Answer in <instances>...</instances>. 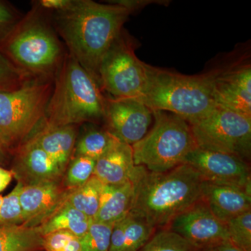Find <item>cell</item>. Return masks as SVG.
Returning a JSON list of instances; mask_svg holds the SVG:
<instances>
[{"label":"cell","instance_id":"19","mask_svg":"<svg viewBox=\"0 0 251 251\" xmlns=\"http://www.w3.org/2000/svg\"><path fill=\"white\" fill-rule=\"evenodd\" d=\"M131 181L120 184H103L98 212L93 221L115 225L130 214L134 199Z\"/></svg>","mask_w":251,"mask_h":251},{"label":"cell","instance_id":"7","mask_svg":"<svg viewBox=\"0 0 251 251\" xmlns=\"http://www.w3.org/2000/svg\"><path fill=\"white\" fill-rule=\"evenodd\" d=\"M53 83L36 79L16 90L0 92V142L9 152L42 125Z\"/></svg>","mask_w":251,"mask_h":251},{"label":"cell","instance_id":"25","mask_svg":"<svg viewBox=\"0 0 251 251\" xmlns=\"http://www.w3.org/2000/svg\"><path fill=\"white\" fill-rule=\"evenodd\" d=\"M179 234L168 228L157 229L138 251H196Z\"/></svg>","mask_w":251,"mask_h":251},{"label":"cell","instance_id":"28","mask_svg":"<svg viewBox=\"0 0 251 251\" xmlns=\"http://www.w3.org/2000/svg\"><path fill=\"white\" fill-rule=\"evenodd\" d=\"M23 186L18 182L7 196H0V227L21 226L23 224L19 195Z\"/></svg>","mask_w":251,"mask_h":251},{"label":"cell","instance_id":"2","mask_svg":"<svg viewBox=\"0 0 251 251\" xmlns=\"http://www.w3.org/2000/svg\"><path fill=\"white\" fill-rule=\"evenodd\" d=\"M130 181L135 189L130 214L156 229L167 228L175 218L201 201L205 183L186 163L161 173L135 166Z\"/></svg>","mask_w":251,"mask_h":251},{"label":"cell","instance_id":"8","mask_svg":"<svg viewBox=\"0 0 251 251\" xmlns=\"http://www.w3.org/2000/svg\"><path fill=\"white\" fill-rule=\"evenodd\" d=\"M189 125L198 148L250 160L251 117L217 105Z\"/></svg>","mask_w":251,"mask_h":251},{"label":"cell","instance_id":"15","mask_svg":"<svg viewBox=\"0 0 251 251\" xmlns=\"http://www.w3.org/2000/svg\"><path fill=\"white\" fill-rule=\"evenodd\" d=\"M13 175L23 186L49 181H59L64 173L47 153L31 139L20 145L14 150Z\"/></svg>","mask_w":251,"mask_h":251},{"label":"cell","instance_id":"37","mask_svg":"<svg viewBox=\"0 0 251 251\" xmlns=\"http://www.w3.org/2000/svg\"><path fill=\"white\" fill-rule=\"evenodd\" d=\"M9 152V150L0 142V162L2 161L6 158V154Z\"/></svg>","mask_w":251,"mask_h":251},{"label":"cell","instance_id":"16","mask_svg":"<svg viewBox=\"0 0 251 251\" xmlns=\"http://www.w3.org/2000/svg\"><path fill=\"white\" fill-rule=\"evenodd\" d=\"M201 200L221 222L251 210V194L239 188L204 183Z\"/></svg>","mask_w":251,"mask_h":251},{"label":"cell","instance_id":"32","mask_svg":"<svg viewBox=\"0 0 251 251\" xmlns=\"http://www.w3.org/2000/svg\"><path fill=\"white\" fill-rule=\"evenodd\" d=\"M23 17L11 3L0 0V44Z\"/></svg>","mask_w":251,"mask_h":251},{"label":"cell","instance_id":"6","mask_svg":"<svg viewBox=\"0 0 251 251\" xmlns=\"http://www.w3.org/2000/svg\"><path fill=\"white\" fill-rule=\"evenodd\" d=\"M154 124L143 139L132 145L135 166L152 173L171 171L184 164L198 148L191 126L174 114L153 110Z\"/></svg>","mask_w":251,"mask_h":251},{"label":"cell","instance_id":"3","mask_svg":"<svg viewBox=\"0 0 251 251\" xmlns=\"http://www.w3.org/2000/svg\"><path fill=\"white\" fill-rule=\"evenodd\" d=\"M32 5L0 44V52L29 78L54 80L67 52L49 14Z\"/></svg>","mask_w":251,"mask_h":251},{"label":"cell","instance_id":"24","mask_svg":"<svg viewBox=\"0 0 251 251\" xmlns=\"http://www.w3.org/2000/svg\"><path fill=\"white\" fill-rule=\"evenodd\" d=\"M103 183L95 176L85 184L73 190L68 198V202L89 218L94 219L98 212Z\"/></svg>","mask_w":251,"mask_h":251},{"label":"cell","instance_id":"5","mask_svg":"<svg viewBox=\"0 0 251 251\" xmlns=\"http://www.w3.org/2000/svg\"><path fill=\"white\" fill-rule=\"evenodd\" d=\"M140 101L151 110L177 115L189 125L206 116L217 104L210 74L185 75L147 64V82Z\"/></svg>","mask_w":251,"mask_h":251},{"label":"cell","instance_id":"36","mask_svg":"<svg viewBox=\"0 0 251 251\" xmlns=\"http://www.w3.org/2000/svg\"><path fill=\"white\" fill-rule=\"evenodd\" d=\"M215 249L217 251H243L239 248L235 247L229 241L220 244L218 247H215Z\"/></svg>","mask_w":251,"mask_h":251},{"label":"cell","instance_id":"31","mask_svg":"<svg viewBox=\"0 0 251 251\" xmlns=\"http://www.w3.org/2000/svg\"><path fill=\"white\" fill-rule=\"evenodd\" d=\"M46 251H81L80 238L67 230H58L44 236Z\"/></svg>","mask_w":251,"mask_h":251},{"label":"cell","instance_id":"33","mask_svg":"<svg viewBox=\"0 0 251 251\" xmlns=\"http://www.w3.org/2000/svg\"><path fill=\"white\" fill-rule=\"evenodd\" d=\"M72 0H39L34 1L39 9L49 14L59 12L69 7Z\"/></svg>","mask_w":251,"mask_h":251},{"label":"cell","instance_id":"30","mask_svg":"<svg viewBox=\"0 0 251 251\" xmlns=\"http://www.w3.org/2000/svg\"><path fill=\"white\" fill-rule=\"evenodd\" d=\"M31 80L0 52V92L16 90Z\"/></svg>","mask_w":251,"mask_h":251},{"label":"cell","instance_id":"10","mask_svg":"<svg viewBox=\"0 0 251 251\" xmlns=\"http://www.w3.org/2000/svg\"><path fill=\"white\" fill-rule=\"evenodd\" d=\"M184 163L194 168L206 182L239 188L251 194L250 166L239 157L197 148L186 156Z\"/></svg>","mask_w":251,"mask_h":251},{"label":"cell","instance_id":"21","mask_svg":"<svg viewBox=\"0 0 251 251\" xmlns=\"http://www.w3.org/2000/svg\"><path fill=\"white\" fill-rule=\"evenodd\" d=\"M93 220L73 207L68 201L47 221L39 226L43 237L58 230H67L78 238L83 237Z\"/></svg>","mask_w":251,"mask_h":251},{"label":"cell","instance_id":"27","mask_svg":"<svg viewBox=\"0 0 251 251\" xmlns=\"http://www.w3.org/2000/svg\"><path fill=\"white\" fill-rule=\"evenodd\" d=\"M114 226L93 221L85 235L80 239L81 251H109Z\"/></svg>","mask_w":251,"mask_h":251},{"label":"cell","instance_id":"13","mask_svg":"<svg viewBox=\"0 0 251 251\" xmlns=\"http://www.w3.org/2000/svg\"><path fill=\"white\" fill-rule=\"evenodd\" d=\"M73 190L65 187L63 179L23 186L19 195L22 226H40L64 205Z\"/></svg>","mask_w":251,"mask_h":251},{"label":"cell","instance_id":"1","mask_svg":"<svg viewBox=\"0 0 251 251\" xmlns=\"http://www.w3.org/2000/svg\"><path fill=\"white\" fill-rule=\"evenodd\" d=\"M131 14L130 10L113 3L72 0L69 7L52 14L50 19L68 54L99 85L100 63Z\"/></svg>","mask_w":251,"mask_h":251},{"label":"cell","instance_id":"9","mask_svg":"<svg viewBox=\"0 0 251 251\" xmlns=\"http://www.w3.org/2000/svg\"><path fill=\"white\" fill-rule=\"evenodd\" d=\"M135 43L124 29L104 56L99 85L114 99H138L147 82V64L135 53Z\"/></svg>","mask_w":251,"mask_h":251},{"label":"cell","instance_id":"20","mask_svg":"<svg viewBox=\"0 0 251 251\" xmlns=\"http://www.w3.org/2000/svg\"><path fill=\"white\" fill-rule=\"evenodd\" d=\"M156 230L130 213L114 226L109 251H138Z\"/></svg>","mask_w":251,"mask_h":251},{"label":"cell","instance_id":"35","mask_svg":"<svg viewBox=\"0 0 251 251\" xmlns=\"http://www.w3.org/2000/svg\"><path fill=\"white\" fill-rule=\"evenodd\" d=\"M13 177L12 172L0 167V193L7 187Z\"/></svg>","mask_w":251,"mask_h":251},{"label":"cell","instance_id":"38","mask_svg":"<svg viewBox=\"0 0 251 251\" xmlns=\"http://www.w3.org/2000/svg\"><path fill=\"white\" fill-rule=\"evenodd\" d=\"M196 251H217L215 248H207V249H201Z\"/></svg>","mask_w":251,"mask_h":251},{"label":"cell","instance_id":"29","mask_svg":"<svg viewBox=\"0 0 251 251\" xmlns=\"http://www.w3.org/2000/svg\"><path fill=\"white\" fill-rule=\"evenodd\" d=\"M229 241L243 251H251V210L226 224Z\"/></svg>","mask_w":251,"mask_h":251},{"label":"cell","instance_id":"26","mask_svg":"<svg viewBox=\"0 0 251 251\" xmlns=\"http://www.w3.org/2000/svg\"><path fill=\"white\" fill-rule=\"evenodd\" d=\"M96 161L85 156H74L64 173L63 183L69 189L85 184L94 175Z\"/></svg>","mask_w":251,"mask_h":251},{"label":"cell","instance_id":"22","mask_svg":"<svg viewBox=\"0 0 251 251\" xmlns=\"http://www.w3.org/2000/svg\"><path fill=\"white\" fill-rule=\"evenodd\" d=\"M43 242L39 227H0V251H40L44 249Z\"/></svg>","mask_w":251,"mask_h":251},{"label":"cell","instance_id":"12","mask_svg":"<svg viewBox=\"0 0 251 251\" xmlns=\"http://www.w3.org/2000/svg\"><path fill=\"white\" fill-rule=\"evenodd\" d=\"M153 112L137 99L106 98L105 128L117 139L133 145L143 139L152 122Z\"/></svg>","mask_w":251,"mask_h":251},{"label":"cell","instance_id":"23","mask_svg":"<svg viewBox=\"0 0 251 251\" xmlns=\"http://www.w3.org/2000/svg\"><path fill=\"white\" fill-rule=\"evenodd\" d=\"M117 138L106 128L92 127L77 140L74 156H85L97 161L111 148Z\"/></svg>","mask_w":251,"mask_h":251},{"label":"cell","instance_id":"18","mask_svg":"<svg viewBox=\"0 0 251 251\" xmlns=\"http://www.w3.org/2000/svg\"><path fill=\"white\" fill-rule=\"evenodd\" d=\"M29 138L34 140L65 173L74 156L77 138V126L51 128L41 126Z\"/></svg>","mask_w":251,"mask_h":251},{"label":"cell","instance_id":"14","mask_svg":"<svg viewBox=\"0 0 251 251\" xmlns=\"http://www.w3.org/2000/svg\"><path fill=\"white\" fill-rule=\"evenodd\" d=\"M210 75L216 104L251 117V64L234 66Z\"/></svg>","mask_w":251,"mask_h":251},{"label":"cell","instance_id":"11","mask_svg":"<svg viewBox=\"0 0 251 251\" xmlns=\"http://www.w3.org/2000/svg\"><path fill=\"white\" fill-rule=\"evenodd\" d=\"M167 228L196 250L215 248L229 241L226 224L211 212L202 200L175 218Z\"/></svg>","mask_w":251,"mask_h":251},{"label":"cell","instance_id":"34","mask_svg":"<svg viewBox=\"0 0 251 251\" xmlns=\"http://www.w3.org/2000/svg\"><path fill=\"white\" fill-rule=\"evenodd\" d=\"M110 2L121 5L133 13L135 10L143 9V7L150 4H154L155 1L153 0L151 1L150 0H117V1H112Z\"/></svg>","mask_w":251,"mask_h":251},{"label":"cell","instance_id":"4","mask_svg":"<svg viewBox=\"0 0 251 251\" xmlns=\"http://www.w3.org/2000/svg\"><path fill=\"white\" fill-rule=\"evenodd\" d=\"M105 100L97 80L67 52L54 77L41 126L51 128L103 120Z\"/></svg>","mask_w":251,"mask_h":251},{"label":"cell","instance_id":"17","mask_svg":"<svg viewBox=\"0 0 251 251\" xmlns=\"http://www.w3.org/2000/svg\"><path fill=\"white\" fill-rule=\"evenodd\" d=\"M131 145L117 140L96 161L94 175L104 184H120L131 179L135 171Z\"/></svg>","mask_w":251,"mask_h":251}]
</instances>
